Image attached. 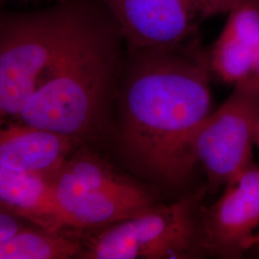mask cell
Segmentation results:
<instances>
[{
	"instance_id": "1",
	"label": "cell",
	"mask_w": 259,
	"mask_h": 259,
	"mask_svg": "<svg viewBox=\"0 0 259 259\" xmlns=\"http://www.w3.org/2000/svg\"><path fill=\"white\" fill-rule=\"evenodd\" d=\"M211 72L201 39L176 47H127L110 135L132 169L163 185L198 164L194 140L211 112Z\"/></svg>"
},
{
	"instance_id": "2",
	"label": "cell",
	"mask_w": 259,
	"mask_h": 259,
	"mask_svg": "<svg viewBox=\"0 0 259 259\" xmlns=\"http://www.w3.org/2000/svg\"><path fill=\"white\" fill-rule=\"evenodd\" d=\"M126 55L120 30L93 0L73 46L17 121L85 141L109 137Z\"/></svg>"
},
{
	"instance_id": "3",
	"label": "cell",
	"mask_w": 259,
	"mask_h": 259,
	"mask_svg": "<svg viewBox=\"0 0 259 259\" xmlns=\"http://www.w3.org/2000/svg\"><path fill=\"white\" fill-rule=\"evenodd\" d=\"M93 0H58L0 17V112L18 119L73 46Z\"/></svg>"
},
{
	"instance_id": "4",
	"label": "cell",
	"mask_w": 259,
	"mask_h": 259,
	"mask_svg": "<svg viewBox=\"0 0 259 259\" xmlns=\"http://www.w3.org/2000/svg\"><path fill=\"white\" fill-rule=\"evenodd\" d=\"M197 200L186 197L155 204L144 212L83 238L80 258H192L205 252Z\"/></svg>"
},
{
	"instance_id": "5",
	"label": "cell",
	"mask_w": 259,
	"mask_h": 259,
	"mask_svg": "<svg viewBox=\"0 0 259 259\" xmlns=\"http://www.w3.org/2000/svg\"><path fill=\"white\" fill-rule=\"evenodd\" d=\"M259 126V78L234 83L229 97L205 118L194 140V153L210 192L226 186L253 162Z\"/></svg>"
},
{
	"instance_id": "6",
	"label": "cell",
	"mask_w": 259,
	"mask_h": 259,
	"mask_svg": "<svg viewBox=\"0 0 259 259\" xmlns=\"http://www.w3.org/2000/svg\"><path fill=\"white\" fill-rule=\"evenodd\" d=\"M127 47H176L200 38L207 20L226 16L234 0H97Z\"/></svg>"
},
{
	"instance_id": "7",
	"label": "cell",
	"mask_w": 259,
	"mask_h": 259,
	"mask_svg": "<svg viewBox=\"0 0 259 259\" xmlns=\"http://www.w3.org/2000/svg\"><path fill=\"white\" fill-rule=\"evenodd\" d=\"M205 253L238 258L259 227V166L252 162L225 186L222 196L200 210Z\"/></svg>"
},
{
	"instance_id": "8",
	"label": "cell",
	"mask_w": 259,
	"mask_h": 259,
	"mask_svg": "<svg viewBox=\"0 0 259 259\" xmlns=\"http://www.w3.org/2000/svg\"><path fill=\"white\" fill-rule=\"evenodd\" d=\"M207 51L211 75L234 84L255 73L259 53V0H234Z\"/></svg>"
},
{
	"instance_id": "9",
	"label": "cell",
	"mask_w": 259,
	"mask_h": 259,
	"mask_svg": "<svg viewBox=\"0 0 259 259\" xmlns=\"http://www.w3.org/2000/svg\"><path fill=\"white\" fill-rule=\"evenodd\" d=\"M83 142L17 121L1 130L0 168L51 178Z\"/></svg>"
},
{
	"instance_id": "10",
	"label": "cell",
	"mask_w": 259,
	"mask_h": 259,
	"mask_svg": "<svg viewBox=\"0 0 259 259\" xmlns=\"http://www.w3.org/2000/svg\"><path fill=\"white\" fill-rule=\"evenodd\" d=\"M0 205L37 227L63 231L50 178L0 168Z\"/></svg>"
},
{
	"instance_id": "11",
	"label": "cell",
	"mask_w": 259,
	"mask_h": 259,
	"mask_svg": "<svg viewBox=\"0 0 259 259\" xmlns=\"http://www.w3.org/2000/svg\"><path fill=\"white\" fill-rule=\"evenodd\" d=\"M155 203L146 190L132 193L83 190L63 217L64 229L94 231L132 218Z\"/></svg>"
},
{
	"instance_id": "12",
	"label": "cell",
	"mask_w": 259,
	"mask_h": 259,
	"mask_svg": "<svg viewBox=\"0 0 259 259\" xmlns=\"http://www.w3.org/2000/svg\"><path fill=\"white\" fill-rule=\"evenodd\" d=\"M83 250L81 238L32 224L0 244V259L80 258Z\"/></svg>"
},
{
	"instance_id": "13",
	"label": "cell",
	"mask_w": 259,
	"mask_h": 259,
	"mask_svg": "<svg viewBox=\"0 0 259 259\" xmlns=\"http://www.w3.org/2000/svg\"><path fill=\"white\" fill-rule=\"evenodd\" d=\"M62 168L87 191H112L122 193L139 192L143 189L135 182L119 174L111 163L80 146L65 160Z\"/></svg>"
},
{
	"instance_id": "14",
	"label": "cell",
	"mask_w": 259,
	"mask_h": 259,
	"mask_svg": "<svg viewBox=\"0 0 259 259\" xmlns=\"http://www.w3.org/2000/svg\"><path fill=\"white\" fill-rule=\"evenodd\" d=\"M30 223L17 213L2 207L0 209V244L17 236Z\"/></svg>"
},
{
	"instance_id": "15",
	"label": "cell",
	"mask_w": 259,
	"mask_h": 259,
	"mask_svg": "<svg viewBox=\"0 0 259 259\" xmlns=\"http://www.w3.org/2000/svg\"><path fill=\"white\" fill-rule=\"evenodd\" d=\"M256 247H259V232H256V233L250 238L249 243H248V246H247L248 250L252 249V248H256Z\"/></svg>"
},
{
	"instance_id": "16",
	"label": "cell",
	"mask_w": 259,
	"mask_h": 259,
	"mask_svg": "<svg viewBox=\"0 0 259 259\" xmlns=\"http://www.w3.org/2000/svg\"><path fill=\"white\" fill-rule=\"evenodd\" d=\"M1 1H3V2H7V1H10V2H25V3H28V2L37 3V2H45V1H50V2L52 3V2H55V1H58V0H1Z\"/></svg>"
},
{
	"instance_id": "17",
	"label": "cell",
	"mask_w": 259,
	"mask_h": 259,
	"mask_svg": "<svg viewBox=\"0 0 259 259\" xmlns=\"http://www.w3.org/2000/svg\"><path fill=\"white\" fill-rule=\"evenodd\" d=\"M255 74L257 75L259 78V53L258 58H257V63H256V68H255Z\"/></svg>"
},
{
	"instance_id": "18",
	"label": "cell",
	"mask_w": 259,
	"mask_h": 259,
	"mask_svg": "<svg viewBox=\"0 0 259 259\" xmlns=\"http://www.w3.org/2000/svg\"><path fill=\"white\" fill-rule=\"evenodd\" d=\"M256 145L259 146V126L257 129V133H256Z\"/></svg>"
}]
</instances>
